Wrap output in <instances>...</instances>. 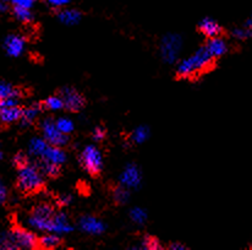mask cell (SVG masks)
I'll use <instances>...</instances> for the list:
<instances>
[{
    "instance_id": "4fadbf2b",
    "label": "cell",
    "mask_w": 252,
    "mask_h": 250,
    "mask_svg": "<svg viewBox=\"0 0 252 250\" xmlns=\"http://www.w3.org/2000/svg\"><path fill=\"white\" fill-rule=\"evenodd\" d=\"M198 30L202 35H205L208 38H213V37L220 36L223 29L220 27V25H218V22L214 21L211 17H205L200 21L198 24Z\"/></svg>"
},
{
    "instance_id": "7402d4cb",
    "label": "cell",
    "mask_w": 252,
    "mask_h": 250,
    "mask_svg": "<svg viewBox=\"0 0 252 250\" xmlns=\"http://www.w3.org/2000/svg\"><path fill=\"white\" fill-rule=\"evenodd\" d=\"M22 96V91L19 87H15L11 83L0 82V100L9 97L20 98Z\"/></svg>"
},
{
    "instance_id": "f35d334b",
    "label": "cell",
    "mask_w": 252,
    "mask_h": 250,
    "mask_svg": "<svg viewBox=\"0 0 252 250\" xmlns=\"http://www.w3.org/2000/svg\"><path fill=\"white\" fill-rule=\"evenodd\" d=\"M248 31H249V36H252V17L248 21Z\"/></svg>"
},
{
    "instance_id": "8d00e7d4",
    "label": "cell",
    "mask_w": 252,
    "mask_h": 250,
    "mask_svg": "<svg viewBox=\"0 0 252 250\" xmlns=\"http://www.w3.org/2000/svg\"><path fill=\"white\" fill-rule=\"evenodd\" d=\"M7 7H9V4L5 0H0V12H5Z\"/></svg>"
},
{
    "instance_id": "9c48e42d",
    "label": "cell",
    "mask_w": 252,
    "mask_h": 250,
    "mask_svg": "<svg viewBox=\"0 0 252 250\" xmlns=\"http://www.w3.org/2000/svg\"><path fill=\"white\" fill-rule=\"evenodd\" d=\"M142 181V173L135 163H128L120 174V185L127 189H137Z\"/></svg>"
},
{
    "instance_id": "d4e9b609",
    "label": "cell",
    "mask_w": 252,
    "mask_h": 250,
    "mask_svg": "<svg viewBox=\"0 0 252 250\" xmlns=\"http://www.w3.org/2000/svg\"><path fill=\"white\" fill-rule=\"evenodd\" d=\"M12 12H14V16L16 17L19 21L25 22H31L33 20V14H32V10L29 7H21V6H12Z\"/></svg>"
},
{
    "instance_id": "5b68a950",
    "label": "cell",
    "mask_w": 252,
    "mask_h": 250,
    "mask_svg": "<svg viewBox=\"0 0 252 250\" xmlns=\"http://www.w3.org/2000/svg\"><path fill=\"white\" fill-rule=\"evenodd\" d=\"M80 163L87 173L91 176H97L103 168L102 152L94 145L86 146L80 155Z\"/></svg>"
},
{
    "instance_id": "603a6c76",
    "label": "cell",
    "mask_w": 252,
    "mask_h": 250,
    "mask_svg": "<svg viewBox=\"0 0 252 250\" xmlns=\"http://www.w3.org/2000/svg\"><path fill=\"white\" fill-rule=\"evenodd\" d=\"M133 249H147V250H158V249H162V244L160 242L158 241L157 238L155 237H151V236H146L145 238L141 241V243L138 246L132 247Z\"/></svg>"
},
{
    "instance_id": "5bb4252c",
    "label": "cell",
    "mask_w": 252,
    "mask_h": 250,
    "mask_svg": "<svg viewBox=\"0 0 252 250\" xmlns=\"http://www.w3.org/2000/svg\"><path fill=\"white\" fill-rule=\"evenodd\" d=\"M41 158L45 161H49V162L54 163V165L62 166L63 163H65V161H66V153H65V151L63 150L62 147H59V146L49 145Z\"/></svg>"
},
{
    "instance_id": "4dcf8cb0",
    "label": "cell",
    "mask_w": 252,
    "mask_h": 250,
    "mask_svg": "<svg viewBox=\"0 0 252 250\" xmlns=\"http://www.w3.org/2000/svg\"><path fill=\"white\" fill-rule=\"evenodd\" d=\"M92 138L94 141H102L105 138V129L100 125L95 126L92 131Z\"/></svg>"
},
{
    "instance_id": "8fae6325",
    "label": "cell",
    "mask_w": 252,
    "mask_h": 250,
    "mask_svg": "<svg viewBox=\"0 0 252 250\" xmlns=\"http://www.w3.org/2000/svg\"><path fill=\"white\" fill-rule=\"evenodd\" d=\"M25 47H26V39H25L24 36H20V35H10V36H7L5 38V52L10 57H20L24 53Z\"/></svg>"
},
{
    "instance_id": "d590c367",
    "label": "cell",
    "mask_w": 252,
    "mask_h": 250,
    "mask_svg": "<svg viewBox=\"0 0 252 250\" xmlns=\"http://www.w3.org/2000/svg\"><path fill=\"white\" fill-rule=\"evenodd\" d=\"M6 198H7V190L6 188L2 185L1 180H0V205H2V204L6 201Z\"/></svg>"
},
{
    "instance_id": "6da1fadb",
    "label": "cell",
    "mask_w": 252,
    "mask_h": 250,
    "mask_svg": "<svg viewBox=\"0 0 252 250\" xmlns=\"http://www.w3.org/2000/svg\"><path fill=\"white\" fill-rule=\"evenodd\" d=\"M214 65V58L208 53L206 47H201L195 52V54L186 59L181 60L176 69V74L181 79H190L197 76L202 72L210 70Z\"/></svg>"
},
{
    "instance_id": "30bf717a",
    "label": "cell",
    "mask_w": 252,
    "mask_h": 250,
    "mask_svg": "<svg viewBox=\"0 0 252 250\" xmlns=\"http://www.w3.org/2000/svg\"><path fill=\"white\" fill-rule=\"evenodd\" d=\"M79 226L85 233L92 234V236H98V234L104 233L105 223L102 219L97 218L94 216H84L80 218Z\"/></svg>"
},
{
    "instance_id": "ba28073f",
    "label": "cell",
    "mask_w": 252,
    "mask_h": 250,
    "mask_svg": "<svg viewBox=\"0 0 252 250\" xmlns=\"http://www.w3.org/2000/svg\"><path fill=\"white\" fill-rule=\"evenodd\" d=\"M59 96L63 98L65 109L70 112H79L85 107V98L79 91L72 87H63L60 90Z\"/></svg>"
},
{
    "instance_id": "d6986e66",
    "label": "cell",
    "mask_w": 252,
    "mask_h": 250,
    "mask_svg": "<svg viewBox=\"0 0 252 250\" xmlns=\"http://www.w3.org/2000/svg\"><path fill=\"white\" fill-rule=\"evenodd\" d=\"M49 146V143L44 140V138H33L31 141H30L29 145V152L30 155L34 156L37 158H41L43 153L45 152L47 147Z\"/></svg>"
},
{
    "instance_id": "e0dca14e",
    "label": "cell",
    "mask_w": 252,
    "mask_h": 250,
    "mask_svg": "<svg viewBox=\"0 0 252 250\" xmlns=\"http://www.w3.org/2000/svg\"><path fill=\"white\" fill-rule=\"evenodd\" d=\"M82 14L76 9H59L58 10V19L64 25H76L81 20Z\"/></svg>"
},
{
    "instance_id": "ffe728a7",
    "label": "cell",
    "mask_w": 252,
    "mask_h": 250,
    "mask_svg": "<svg viewBox=\"0 0 252 250\" xmlns=\"http://www.w3.org/2000/svg\"><path fill=\"white\" fill-rule=\"evenodd\" d=\"M60 244H62V239H60L59 234L57 233L47 232V234L38 238V247H41L43 249H55Z\"/></svg>"
},
{
    "instance_id": "74e56055",
    "label": "cell",
    "mask_w": 252,
    "mask_h": 250,
    "mask_svg": "<svg viewBox=\"0 0 252 250\" xmlns=\"http://www.w3.org/2000/svg\"><path fill=\"white\" fill-rule=\"evenodd\" d=\"M169 248L170 249H186V246H184V244H180V243H173L169 246Z\"/></svg>"
},
{
    "instance_id": "3957f363",
    "label": "cell",
    "mask_w": 252,
    "mask_h": 250,
    "mask_svg": "<svg viewBox=\"0 0 252 250\" xmlns=\"http://www.w3.org/2000/svg\"><path fill=\"white\" fill-rule=\"evenodd\" d=\"M44 185V174L36 163H26L17 168V188L25 194L39 191Z\"/></svg>"
},
{
    "instance_id": "ac0fdd59",
    "label": "cell",
    "mask_w": 252,
    "mask_h": 250,
    "mask_svg": "<svg viewBox=\"0 0 252 250\" xmlns=\"http://www.w3.org/2000/svg\"><path fill=\"white\" fill-rule=\"evenodd\" d=\"M42 109V106L38 105V103H34V105L29 106L27 108H24L22 109V115H21V124L27 126L31 125L34 120L37 119V117L39 115Z\"/></svg>"
},
{
    "instance_id": "f1b7e54d",
    "label": "cell",
    "mask_w": 252,
    "mask_h": 250,
    "mask_svg": "<svg viewBox=\"0 0 252 250\" xmlns=\"http://www.w3.org/2000/svg\"><path fill=\"white\" fill-rule=\"evenodd\" d=\"M130 217L135 223L143 224L147 219V212L141 208H133L130 211Z\"/></svg>"
},
{
    "instance_id": "d6a6232c",
    "label": "cell",
    "mask_w": 252,
    "mask_h": 250,
    "mask_svg": "<svg viewBox=\"0 0 252 250\" xmlns=\"http://www.w3.org/2000/svg\"><path fill=\"white\" fill-rule=\"evenodd\" d=\"M70 1H71V0H47V4L49 5L50 7H53V9L59 10L66 6L67 4H70Z\"/></svg>"
},
{
    "instance_id": "f546056e",
    "label": "cell",
    "mask_w": 252,
    "mask_h": 250,
    "mask_svg": "<svg viewBox=\"0 0 252 250\" xmlns=\"http://www.w3.org/2000/svg\"><path fill=\"white\" fill-rule=\"evenodd\" d=\"M5 1L9 5H12V6H21L32 9V6H33L37 0H5Z\"/></svg>"
},
{
    "instance_id": "ab89813d",
    "label": "cell",
    "mask_w": 252,
    "mask_h": 250,
    "mask_svg": "<svg viewBox=\"0 0 252 250\" xmlns=\"http://www.w3.org/2000/svg\"><path fill=\"white\" fill-rule=\"evenodd\" d=\"M2 158V152H1V150H0V160H1Z\"/></svg>"
},
{
    "instance_id": "7a4b0ae2",
    "label": "cell",
    "mask_w": 252,
    "mask_h": 250,
    "mask_svg": "<svg viewBox=\"0 0 252 250\" xmlns=\"http://www.w3.org/2000/svg\"><path fill=\"white\" fill-rule=\"evenodd\" d=\"M38 247V238L31 231L14 227L7 232L0 233V249H34Z\"/></svg>"
},
{
    "instance_id": "836d02e7",
    "label": "cell",
    "mask_w": 252,
    "mask_h": 250,
    "mask_svg": "<svg viewBox=\"0 0 252 250\" xmlns=\"http://www.w3.org/2000/svg\"><path fill=\"white\" fill-rule=\"evenodd\" d=\"M58 203L62 206H67L72 203V196L70 194H63V195L59 196L58 199Z\"/></svg>"
},
{
    "instance_id": "1f68e13d",
    "label": "cell",
    "mask_w": 252,
    "mask_h": 250,
    "mask_svg": "<svg viewBox=\"0 0 252 250\" xmlns=\"http://www.w3.org/2000/svg\"><path fill=\"white\" fill-rule=\"evenodd\" d=\"M29 158H27V156L25 155V153L22 152H19L16 153V155L14 156V165L17 167V168H20V167H22L24 165H26V163H29Z\"/></svg>"
},
{
    "instance_id": "52a82bcc",
    "label": "cell",
    "mask_w": 252,
    "mask_h": 250,
    "mask_svg": "<svg viewBox=\"0 0 252 250\" xmlns=\"http://www.w3.org/2000/svg\"><path fill=\"white\" fill-rule=\"evenodd\" d=\"M41 130L43 138L49 145L63 147L69 143V136L58 129L55 120H53L52 118H45L44 120H42Z\"/></svg>"
},
{
    "instance_id": "cb8c5ba5",
    "label": "cell",
    "mask_w": 252,
    "mask_h": 250,
    "mask_svg": "<svg viewBox=\"0 0 252 250\" xmlns=\"http://www.w3.org/2000/svg\"><path fill=\"white\" fill-rule=\"evenodd\" d=\"M150 138V129L146 125H140L133 129L131 134V140L135 143H143L147 139Z\"/></svg>"
},
{
    "instance_id": "e575fe53",
    "label": "cell",
    "mask_w": 252,
    "mask_h": 250,
    "mask_svg": "<svg viewBox=\"0 0 252 250\" xmlns=\"http://www.w3.org/2000/svg\"><path fill=\"white\" fill-rule=\"evenodd\" d=\"M233 35L234 37H236V38H245V37L249 36V31L245 29H236L233 31Z\"/></svg>"
},
{
    "instance_id": "277c9868",
    "label": "cell",
    "mask_w": 252,
    "mask_h": 250,
    "mask_svg": "<svg viewBox=\"0 0 252 250\" xmlns=\"http://www.w3.org/2000/svg\"><path fill=\"white\" fill-rule=\"evenodd\" d=\"M54 214V208L52 205L47 203L38 204L36 208L32 210L31 214L27 218V223L31 228L36 229V231L50 232L52 218Z\"/></svg>"
},
{
    "instance_id": "44dd1931",
    "label": "cell",
    "mask_w": 252,
    "mask_h": 250,
    "mask_svg": "<svg viewBox=\"0 0 252 250\" xmlns=\"http://www.w3.org/2000/svg\"><path fill=\"white\" fill-rule=\"evenodd\" d=\"M34 163H36L37 167L41 169V172L43 174H44V176H47V177L59 176L60 166L54 165V163L49 162V161L43 160V158H38V161H37V162H34Z\"/></svg>"
},
{
    "instance_id": "8992f818",
    "label": "cell",
    "mask_w": 252,
    "mask_h": 250,
    "mask_svg": "<svg viewBox=\"0 0 252 250\" xmlns=\"http://www.w3.org/2000/svg\"><path fill=\"white\" fill-rule=\"evenodd\" d=\"M183 47V39L180 35H165L160 41V55L165 63L173 64L178 59V55Z\"/></svg>"
},
{
    "instance_id": "484cf974",
    "label": "cell",
    "mask_w": 252,
    "mask_h": 250,
    "mask_svg": "<svg viewBox=\"0 0 252 250\" xmlns=\"http://www.w3.org/2000/svg\"><path fill=\"white\" fill-rule=\"evenodd\" d=\"M42 106L48 110H60L64 108V102H63V98L59 95L50 96L43 102Z\"/></svg>"
},
{
    "instance_id": "4316f807",
    "label": "cell",
    "mask_w": 252,
    "mask_h": 250,
    "mask_svg": "<svg viewBox=\"0 0 252 250\" xmlns=\"http://www.w3.org/2000/svg\"><path fill=\"white\" fill-rule=\"evenodd\" d=\"M113 198H114V201L117 204L124 205V204L127 203L128 199H130V193H128V189L125 188V186H123V185L118 186V188H115L114 191H113Z\"/></svg>"
},
{
    "instance_id": "83f0119b",
    "label": "cell",
    "mask_w": 252,
    "mask_h": 250,
    "mask_svg": "<svg viewBox=\"0 0 252 250\" xmlns=\"http://www.w3.org/2000/svg\"><path fill=\"white\" fill-rule=\"evenodd\" d=\"M55 124H57L58 129H59L62 133L66 134V135H69L70 133H72L75 129L74 122H72L71 119H69V118H65V117H62L59 118V119L55 120Z\"/></svg>"
},
{
    "instance_id": "7c38bea8",
    "label": "cell",
    "mask_w": 252,
    "mask_h": 250,
    "mask_svg": "<svg viewBox=\"0 0 252 250\" xmlns=\"http://www.w3.org/2000/svg\"><path fill=\"white\" fill-rule=\"evenodd\" d=\"M72 231V226L70 224L69 218L64 212H55L52 218V227H50V233L65 234Z\"/></svg>"
},
{
    "instance_id": "2e32d148",
    "label": "cell",
    "mask_w": 252,
    "mask_h": 250,
    "mask_svg": "<svg viewBox=\"0 0 252 250\" xmlns=\"http://www.w3.org/2000/svg\"><path fill=\"white\" fill-rule=\"evenodd\" d=\"M205 47L214 59H216V58L221 57L223 54H225L226 49H228L225 41H224L223 38H220L219 36L208 39V42L206 43Z\"/></svg>"
},
{
    "instance_id": "9a60e30c",
    "label": "cell",
    "mask_w": 252,
    "mask_h": 250,
    "mask_svg": "<svg viewBox=\"0 0 252 250\" xmlns=\"http://www.w3.org/2000/svg\"><path fill=\"white\" fill-rule=\"evenodd\" d=\"M22 109L20 106H11V107H1L0 108V122L5 124L15 123L21 119Z\"/></svg>"
}]
</instances>
